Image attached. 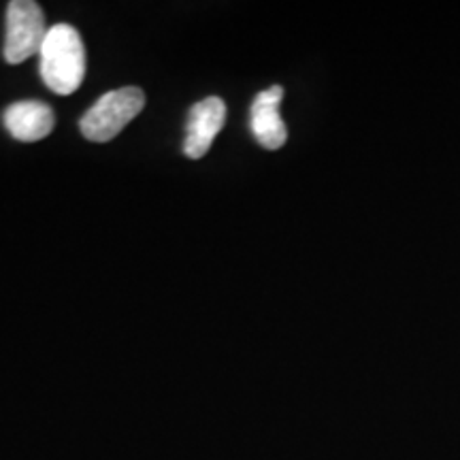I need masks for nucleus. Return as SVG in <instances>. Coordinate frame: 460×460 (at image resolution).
Masks as SVG:
<instances>
[{
    "mask_svg": "<svg viewBox=\"0 0 460 460\" xmlns=\"http://www.w3.org/2000/svg\"><path fill=\"white\" fill-rule=\"evenodd\" d=\"M39 71L41 79L54 94L68 96L84 84L85 49L82 34L71 24H56L49 28L41 48Z\"/></svg>",
    "mask_w": 460,
    "mask_h": 460,
    "instance_id": "1",
    "label": "nucleus"
},
{
    "mask_svg": "<svg viewBox=\"0 0 460 460\" xmlns=\"http://www.w3.org/2000/svg\"><path fill=\"white\" fill-rule=\"evenodd\" d=\"M146 107V94L141 88H119L102 94L79 122L82 135L88 141L107 143L128 126Z\"/></svg>",
    "mask_w": 460,
    "mask_h": 460,
    "instance_id": "2",
    "label": "nucleus"
},
{
    "mask_svg": "<svg viewBox=\"0 0 460 460\" xmlns=\"http://www.w3.org/2000/svg\"><path fill=\"white\" fill-rule=\"evenodd\" d=\"M49 28L45 13L34 0H13L7 7V32L3 56L7 65H22L28 58L41 54Z\"/></svg>",
    "mask_w": 460,
    "mask_h": 460,
    "instance_id": "3",
    "label": "nucleus"
},
{
    "mask_svg": "<svg viewBox=\"0 0 460 460\" xmlns=\"http://www.w3.org/2000/svg\"><path fill=\"white\" fill-rule=\"evenodd\" d=\"M226 122V105L217 96L192 105L188 115V135L183 141V154L188 158L199 160L209 152L211 143L220 135L222 126Z\"/></svg>",
    "mask_w": 460,
    "mask_h": 460,
    "instance_id": "4",
    "label": "nucleus"
},
{
    "mask_svg": "<svg viewBox=\"0 0 460 460\" xmlns=\"http://www.w3.org/2000/svg\"><path fill=\"white\" fill-rule=\"evenodd\" d=\"M4 128L15 141L34 143L51 135L56 126L54 111L49 105L39 101H20L4 109Z\"/></svg>",
    "mask_w": 460,
    "mask_h": 460,
    "instance_id": "5",
    "label": "nucleus"
},
{
    "mask_svg": "<svg viewBox=\"0 0 460 460\" xmlns=\"http://www.w3.org/2000/svg\"><path fill=\"white\" fill-rule=\"evenodd\" d=\"M284 99V88H273L261 92L252 105V132L258 146L264 149H279L288 141L286 122L279 115V102Z\"/></svg>",
    "mask_w": 460,
    "mask_h": 460,
    "instance_id": "6",
    "label": "nucleus"
}]
</instances>
